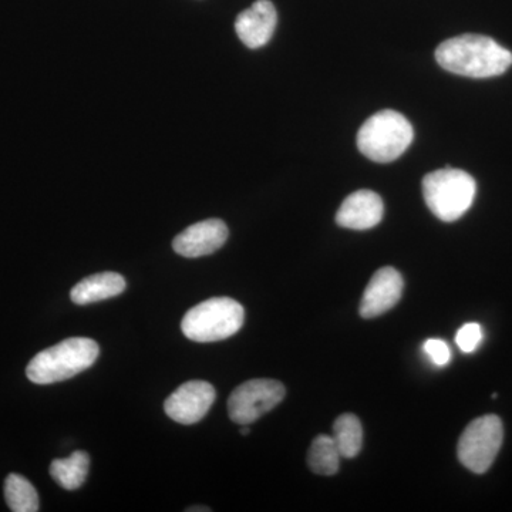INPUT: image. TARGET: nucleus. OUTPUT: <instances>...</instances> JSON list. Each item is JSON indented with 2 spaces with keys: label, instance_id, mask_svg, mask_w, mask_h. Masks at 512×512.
Listing matches in <instances>:
<instances>
[{
  "label": "nucleus",
  "instance_id": "2eb2a0df",
  "mask_svg": "<svg viewBox=\"0 0 512 512\" xmlns=\"http://www.w3.org/2000/svg\"><path fill=\"white\" fill-rule=\"evenodd\" d=\"M333 440L343 458H353L363 446L362 423L355 414H342L333 424Z\"/></svg>",
  "mask_w": 512,
  "mask_h": 512
},
{
  "label": "nucleus",
  "instance_id": "6ab92c4d",
  "mask_svg": "<svg viewBox=\"0 0 512 512\" xmlns=\"http://www.w3.org/2000/svg\"><path fill=\"white\" fill-rule=\"evenodd\" d=\"M424 352L430 357L431 362L436 366H446L451 359L450 348L444 340L429 339L423 346Z\"/></svg>",
  "mask_w": 512,
  "mask_h": 512
},
{
  "label": "nucleus",
  "instance_id": "dca6fc26",
  "mask_svg": "<svg viewBox=\"0 0 512 512\" xmlns=\"http://www.w3.org/2000/svg\"><path fill=\"white\" fill-rule=\"evenodd\" d=\"M340 451L333 437L320 434L313 440L308 454V464L318 476H335L340 466Z\"/></svg>",
  "mask_w": 512,
  "mask_h": 512
},
{
  "label": "nucleus",
  "instance_id": "1a4fd4ad",
  "mask_svg": "<svg viewBox=\"0 0 512 512\" xmlns=\"http://www.w3.org/2000/svg\"><path fill=\"white\" fill-rule=\"evenodd\" d=\"M403 278L392 266H384L370 279L360 302V315L365 319L383 315L399 303L403 293Z\"/></svg>",
  "mask_w": 512,
  "mask_h": 512
},
{
  "label": "nucleus",
  "instance_id": "39448f33",
  "mask_svg": "<svg viewBox=\"0 0 512 512\" xmlns=\"http://www.w3.org/2000/svg\"><path fill=\"white\" fill-rule=\"evenodd\" d=\"M245 311L231 298H212L185 313L181 330L185 338L198 343L231 338L244 325Z\"/></svg>",
  "mask_w": 512,
  "mask_h": 512
},
{
  "label": "nucleus",
  "instance_id": "412c9836",
  "mask_svg": "<svg viewBox=\"0 0 512 512\" xmlns=\"http://www.w3.org/2000/svg\"><path fill=\"white\" fill-rule=\"evenodd\" d=\"M251 433V430H249L248 426H242L241 434L242 436H248V434Z\"/></svg>",
  "mask_w": 512,
  "mask_h": 512
},
{
  "label": "nucleus",
  "instance_id": "f8f14e48",
  "mask_svg": "<svg viewBox=\"0 0 512 512\" xmlns=\"http://www.w3.org/2000/svg\"><path fill=\"white\" fill-rule=\"evenodd\" d=\"M384 214L382 198L376 192L360 190L350 194L340 205L336 222L339 227L366 231L380 224Z\"/></svg>",
  "mask_w": 512,
  "mask_h": 512
},
{
  "label": "nucleus",
  "instance_id": "20e7f679",
  "mask_svg": "<svg viewBox=\"0 0 512 512\" xmlns=\"http://www.w3.org/2000/svg\"><path fill=\"white\" fill-rule=\"evenodd\" d=\"M477 194L476 180L457 168H443L427 174L423 180V195L429 210L444 222L460 220Z\"/></svg>",
  "mask_w": 512,
  "mask_h": 512
},
{
  "label": "nucleus",
  "instance_id": "4468645a",
  "mask_svg": "<svg viewBox=\"0 0 512 512\" xmlns=\"http://www.w3.org/2000/svg\"><path fill=\"white\" fill-rule=\"evenodd\" d=\"M90 470V457L86 451H74L72 456L59 458L50 464V476L64 490L74 491L82 487Z\"/></svg>",
  "mask_w": 512,
  "mask_h": 512
},
{
  "label": "nucleus",
  "instance_id": "ddd939ff",
  "mask_svg": "<svg viewBox=\"0 0 512 512\" xmlns=\"http://www.w3.org/2000/svg\"><path fill=\"white\" fill-rule=\"evenodd\" d=\"M126 286L123 275L116 272H101V274L87 276L74 286L70 292V299L76 305H89V303L106 301L121 295L126 291Z\"/></svg>",
  "mask_w": 512,
  "mask_h": 512
},
{
  "label": "nucleus",
  "instance_id": "a211bd4d",
  "mask_svg": "<svg viewBox=\"0 0 512 512\" xmlns=\"http://www.w3.org/2000/svg\"><path fill=\"white\" fill-rule=\"evenodd\" d=\"M483 328L478 323H466L458 329L456 343L461 352L473 353L483 342Z\"/></svg>",
  "mask_w": 512,
  "mask_h": 512
},
{
  "label": "nucleus",
  "instance_id": "f03ea898",
  "mask_svg": "<svg viewBox=\"0 0 512 512\" xmlns=\"http://www.w3.org/2000/svg\"><path fill=\"white\" fill-rule=\"evenodd\" d=\"M99 355V345L93 339H66L37 353L30 360L26 376L36 384L64 382L92 367Z\"/></svg>",
  "mask_w": 512,
  "mask_h": 512
},
{
  "label": "nucleus",
  "instance_id": "9d476101",
  "mask_svg": "<svg viewBox=\"0 0 512 512\" xmlns=\"http://www.w3.org/2000/svg\"><path fill=\"white\" fill-rule=\"evenodd\" d=\"M228 227L224 221L205 220L184 229L174 238L173 248L184 258H201L214 254L224 247L228 239Z\"/></svg>",
  "mask_w": 512,
  "mask_h": 512
},
{
  "label": "nucleus",
  "instance_id": "f3484780",
  "mask_svg": "<svg viewBox=\"0 0 512 512\" xmlns=\"http://www.w3.org/2000/svg\"><path fill=\"white\" fill-rule=\"evenodd\" d=\"M5 498L10 511H39V495L30 481L19 474H9L5 481Z\"/></svg>",
  "mask_w": 512,
  "mask_h": 512
},
{
  "label": "nucleus",
  "instance_id": "423d86ee",
  "mask_svg": "<svg viewBox=\"0 0 512 512\" xmlns=\"http://www.w3.org/2000/svg\"><path fill=\"white\" fill-rule=\"evenodd\" d=\"M503 421L495 414L478 417L461 434L458 441V460L476 474H484L493 466L503 446Z\"/></svg>",
  "mask_w": 512,
  "mask_h": 512
},
{
  "label": "nucleus",
  "instance_id": "9b49d317",
  "mask_svg": "<svg viewBox=\"0 0 512 512\" xmlns=\"http://www.w3.org/2000/svg\"><path fill=\"white\" fill-rule=\"evenodd\" d=\"M278 15L274 3L256 0L254 5L239 13L235 32L249 49L264 47L274 36Z\"/></svg>",
  "mask_w": 512,
  "mask_h": 512
},
{
  "label": "nucleus",
  "instance_id": "6e6552de",
  "mask_svg": "<svg viewBox=\"0 0 512 512\" xmlns=\"http://www.w3.org/2000/svg\"><path fill=\"white\" fill-rule=\"evenodd\" d=\"M217 392L204 380H190L181 384L164 403V410L171 420L184 426L198 423L210 412Z\"/></svg>",
  "mask_w": 512,
  "mask_h": 512
},
{
  "label": "nucleus",
  "instance_id": "7ed1b4c3",
  "mask_svg": "<svg viewBox=\"0 0 512 512\" xmlns=\"http://www.w3.org/2000/svg\"><path fill=\"white\" fill-rule=\"evenodd\" d=\"M413 127L399 111L383 110L365 121L357 133V147L376 163H392L413 143Z\"/></svg>",
  "mask_w": 512,
  "mask_h": 512
},
{
  "label": "nucleus",
  "instance_id": "f257e3e1",
  "mask_svg": "<svg viewBox=\"0 0 512 512\" xmlns=\"http://www.w3.org/2000/svg\"><path fill=\"white\" fill-rule=\"evenodd\" d=\"M437 63L447 72L471 79L501 76L510 69L512 53L491 37L461 35L441 43Z\"/></svg>",
  "mask_w": 512,
  "mask_h": 512
},
{
  "label": "nucleus",
  "instance_id": "aec40b11",
  "mask_svg": "<svg viewBox=\"0 0 512 512\" xmlns=\"http://www.w3.org/2000/svg\"><path fill=\"white\" fill-rule=\"evenodd\" d=\"M188 512H197V511H211L210 508H195V507H192V508H188L187 510Z\"/></svg>",
  "mask_w": 512,
  "mask_h": 512
},
{
  "label": "nucleus",
  "instance_id": "0eeeda50",
  "mask_svg": "<svg viewBox=\"0 0 512 512\" xmlns=\"http://www.w3.org/2000/svg\"><path fill=\"white\" fill-rule=\"evenodd\" d=\"M285 394V386L278 380H248L229 396V417L239 426H249L275 409L285 399Z\"/></svg>",
  "mask_w": 512,
  "mask_h": 512
}]
</instances>
